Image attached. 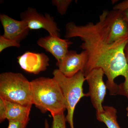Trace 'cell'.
Masks as SVG:
<instances>
[{"instance_id": "cell-4", "label": "cell", "mask_w": 128, "mask_h": 128, "mask_svg": "<svg viewBox=\"0 0 128 128\" xmlns=\"http://www.w3.org/2000/svg\"><path fill=\"white\" fill-rule=\"evenodd\" d=\"M53 78L58 82L62 90L67 114L66 121L70 128H74L73 116L77 104L83 97L87 96L83 92V85L86 78L82 71L79 72L71 77L64 75L58 69L53 72Z\"/></svg>"}, {"instance_id": "cell-1", "label": "cell", "mask_w": 128, "mask_h": 128, "mask_svg": "<svg viewBox=\"0 0 128 128\" xmlns=\"http://www.w3.org/2000/svg\"><path fill=\"white\" fill-rule=\"evenodd\" d=\"M66 38L78 37L82 41L80 48L88 55L87 62L82 71L84 76L93 69H102L107 78L106 85L111 95L119 92V86L114 82V79L124 76L125 81L120 88L122 95L128 99V64L124 54L128 37L112 41L107 28L100 18L96 24L90 22L80 26L70 22L66 24Z\"/></svg>"}, {"instance_id": "cell-20", "label": "cell", "mask_w": 128, "mask_h": 128, "mask_svg": "<svg viewBox=\"0 0 128 128\" xmlns=\"http://www.w3.org/2000/svg\"><path fill=\"white\" fill-rule=\"evenodd\" d=\"M122 12V14L128 25V9Z\"/></svg>"}, {"instance_id": "cell-10", "label": "cell", "mask_w": 128, "mask_h": 128, "mask_svg": "<svg viewBox=\"0 0 128 128\" xmlns=\"http://www.w3.org/2000/svg\"><path fill=\"white\" fill-rule=\"evenodd\" d=\"M17 59L21 68L35 74L46 70L49 66V58L43 53L27 51L18 56Z\"/></svg>"}, {"instance_id": "cell-12", "label": "cell", "mask_w": 128, "mask_h": 128, "mask_svg": "<svg viewBox=\"0 0 128 128\" xmlns=\"http://www.w3.org/2000/svg\"><path fill=\"white\" fill-rule=\"evenodd\" d=\"M4 100L6 108V119L8 121H29L31 107Z\"/></svg>"}, {"instance_id": "cell-3", "label": "cell", "mask_w": 128, "mask_h": 128, "mask_svg": "<svg viewBox=\"0 0 128 128\" xmlns=\"http://www.w3.org/2000/svg\"><path fill=\"white\" fill-rule=\"evenodd\" d=\"M0 97L5 100L32 107L30 82L20 73H2L0 74Z\"/></svg>"}, {"instance_id": "cell-18", "label": "cell", "mask_w": 128, "mask_h": 128, "mask_svg": "<svg viewBox=\"0 0 128 128\" xmlns=\"http://www.w3.org/2000/svg\"><path fill=\"white\" fill-rule=\"evenodd\" d=\"M6 119V108L4 100L0 97V122H2Z\"/></svg>"}, {"instance_id": "cell-2", "label": "cell", "mask_w": 128, "mask_h": 128, "mask_svg": "<svg viewBox=\"0 0 128 128\" xmlns=\"http://www.w3.org/2000/svg\"><path fill=\"white\" fill-rule=\"evenodd\" d=\"M32 103L42 113L50 112L52 116L66 110L61 88L54 78L41 77L30 82Z\"/></svg>"}, {"instance_id": "cell-13", "label": "cell", "mask_w": 128, "mask_h": 128, "mask_svg": "<svg viewBox=\"0 0 128 128\" xmlns=\"http://www.w3.org/2000/svg\"><path fill=\"white\" fill-rule=\"evenodd\" d=\"M102 113L96 114L97 119L105 124L108 128H120L117 121V110L110 106H103Z\"/></svg>"}, {"instance_id": "cell-7", "label": "cell", "mask_w": 128, "mask_h": 128, "mask_svg": "<svg viewBox=\"0 0 128 128\" xmlns=\"http://www.w3.org/2000/svg\"><path fill=\"white\" fill-rule=\"evenodd\" d=\"M107 28L112 41H118L128 37V25L122 14L117 10H104L99 16Z\"/></svg>"}, {"instance_id": "cell-15", "label": "cell", "mask_w": 128, "mask_h": 128, "mask_svg": "<svg viewBox=\"0 0 128 128\" xmlns=\"http://www.w3.org/2000/svg\"><path fill=\"white\" fill-rule=\"evenodd\" d=\"M51 128H66V118L64 113L53 116Z\"/></svg>"}, {"instance_id": "cell-5", "label": "cell", "mask_w": 128, "mask_h": 128, "mask_svg": "<svg viewBox=\"0 0 128 128\" xmlns=\"http://www.w3.org/2000/svg\"><path fill=\"white\" fill-rule=\"evenodd\" d=\"M104 72L102 69L98 68L92 70L85 76L89 86V91L88 96L90 97L92 104L96 110V114L103 112L102 105L104 101L107 87L104 82Z\"/></svg>"}, {"instance_id": "cell-17", "label": "cell", "mask_w": 128, "mask_h": 128, "mask_svg": "<svg viewBox=\"0 0 128 128\" xmlns=\"http://www.w3.org/2000/svg\"><path fill=\"white\" fill-rule=\"evenodd\" d=\"M28 121H22L17 120H9L7 128H26Z\"/></svg>"}, {"instance_id": "cell-16", "label": "cell", "mask_w": 128, "mask_h": 128, "mask_svg": "<svg viewBox=\"0 0 128 128\" xmlns=\"http://www.w3.org/2000/svg\"><path fill=\"white\" fill-rule=\"evenodd\" d=\"M20 48V43L5 38L2 35L0 36V52H2L5 49L9 47Z\"/></svg>"}, {"instance_id": "cell-21", "label": "cell", "mask_w": 128, "mask_h": 128, "mask_svg": "<svg viewBox=\"0 0 128 128\" xmlns=\"http://www.w3.org/2000/svg\"><path fill=\"white\" fill-rule=\"evenodd\" d=\"M124 54H125L126 60L128 64V42L126 44L125 48H124Z\"/></svg>"}, {"instance_id": "cell-6", "label": "cell", "mask_w": 128, "mask_h": 128, "mask_svg": "<svg viewBox=\"0 0 128 128\" xmlns=\"http://www.w3.org/2000/svg\"><path fill=\"white\" fill-rule=\"evenodd\" d=\"M21 20L24 21L30 30H38L43 28L50 34L60 37V30L57 26L53 17L46 14L44 16L37 12L35 8H28L21 13Z\"/></svg>"}, {"instance_id": "cell-19", "label": "cell", "mask_w": 128, "mask_h": 128, "mask_svg": "<svg viewBox=\"0 0 128 128\" xmlns=\"http://www.w3.org/2000/svg\"><path fill=\"white\" fill-rule=\"evenodd\" d=\"M128 9V0L124 1L115 5L114 7L113 10L122 12Z\"/></svg>"}, {"instance_id": "cell-11", "label": "cell", "mask_w": 128, "mask_h": 128, "mask_svg": "<svg viewBox=\"0 0 128 128\" xmlns=\"http://www.w3.org/2000/svg\"><path fill=\"white\" fill-rule=\"evenodd\" d=\"M37 43L38 46L50 53L57 60V63L62 61L69 51V47L73 44L69 40L50 34L40 38Z\"/></svg>"}, {"instance_id": "cell-8", "label": "cell", "mask_w": 128, "mask_h": 128, "mask_svg": "<svg viewBox=\"0 0 128 128\" xmlns=\"http://www.w3.org/2000/svg\"><path fill=\"white\" fill-rule=\"evenodd\" d=\"M87 61V54L85 50L78 54L74 50H69L62 61L56 65L64 75L71 77L83 70Z\"/></svg>"}, {"instance_id": "cell-22", "label": "cell", "mask_w": 128, "mask_h": 128, "mask_svg": "<svg viewBox=\"0 0 128 128\" xmlns=\"http://www.w3.org/2000/svg\"><path fill=\"white\" fill-rule=\"evenodd\" d=\"M44 125H45V126H44V128H49V124H48V120H45V124H44Z\"/></svg>"}, {"instance_id": "cell-14", "label": "cell", "mask_w": 128, "mask_h": 128, "mask_svg": "<svg viewBox=\"0 0 128 128\" xmlns=\"http://www.w3.org/2000/svg\"><path fill=\"white\" fill-rule=\"evenodd\" d=\"M72 0H53L52 3L56 6L58 12L60 15L64 16L66 13Z\"/></svg>"}, {"instance_id": "cell-9", "label": "cell", "mask_w": 128, "mask_h": 128, "mask_svg": "<svg viewBox=\"0 0 128 128\" xmlns=\"http://www.w3.org/2000/svg\"><path fill=\"white\" fill-rule=\"evenodd\" d=\"M0 20L4 29L2 36L6 39L20 43L28 34L30 30L24 21L15 20L4 14H0Z\"/></svg>"}]
</instances>
